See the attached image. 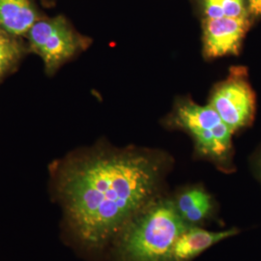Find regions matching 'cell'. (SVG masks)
Instances as JSON below:
<instances>
[{
	"label": "cell",
	"instance_id": "cell-7",
	"mask_svg": "<svg viewBox=\"0 0 261 261\" xmlns=\"http://www.w3.org/2000/svg\"><path fill=\"white\" fill-rule=\"evenodd\" d=\"M38 19L30 0H0V29L11 36L27 35Z\"/></svg>",
	"mask_w": 261,
	"mask_h": 261
},
{
	"label": "cell",
	"instance_id": "cell-12",
	"mask_svg": "<svg viewBox=\"0 0 261 261\" xmlns=\"http://www.w3.org/2000/svg\"><path fill=\"white\" fill-rule=\"evenodd\" d=\"M248 10L254 17L261 16V0H248Z\"/></svg>",
	"mask_w": 261,
	"mask_h": 261
},
{
	"label": "cell",
	"instance_id": "cell-10",
	"mask_svg": "<svg viewBox=\"0 0 261 261\" xmlns=\"http://www.w3.org/2000/svg\"><path fill=\"white\" fill-rule=\"evenodd\" d=\"M205 19L249 18L245 0H202Z\"/></svg>",
	"mask_w": 261,
	"mask_h": 261
},
{
	"label": "cell",
	"instance_id": "cell-5",
	"mask_svg": "<svg viewBox=\"0 0 261 261\" xmlns=\"http://www.w3.org/2000/svg\"><path fill=\"white\" fill-rule=\"evenodd\" d=\"M209 105L233 132L252 121L255 109L254 94L244 73L234 71L215 90Z\"/></svg>",
	"mask_w": 261,
	"mask_h": 261
},
{
	"label": "cell",
	"instance_id": "cell-4",
	"mask_svg": "<svg viewBox=\"0 0 261 261\" xmlns=\"http://www.w3.org/2000/svg\"><path fill=\"white\" fill-rule=\"evenodd\" d=\"M178 124L196 139L198 148L204 154L220 158L231 146V130L214 109L194 103H182L178 108Z\"/></svg>",
	"mask_w": 261,
	"mask_h": 261
},
{
	"label": "cell",
	"instance_id": "cell-6",
	"mask_svg": "<svg viewBox=\"0 0 261 261\" xmlns=\"http://www.w3.org/2000/svg\"><path fill=\"white\" fill-rule=\"evenodd\" d=\"M249 27V18L204 19L203 47L206 56L216 58L237 54Z\"/></svg>",
	"mask_w": 261,
	"mask_h": 261
},
{
	"label": "cell",
	"instance_id": "cell-9",
	"mask_svg": "<svg viewBox=\"0 0 261 261\" xmlns=\"http://www.w3.org/2000/svg\"><path fill=\"white\" fill-rule=\"evenodd\" d=\"M176 208L186 223L197 224L210 213L212 209L211 197L204 190L195 188L180 195Z\"/></svg>",
	"mask_w": 261,
	"mask_h": 261
},
{
	"label": "cell",
	"instance_id": "cell-2",
	"mask_svg": "<svg viewBox=\"0 0 261 261\" xmlns=\"http://www.w3.org/2000/svg\"><path fill=\"white\" fill-rule=\"evenodd\" d=\"M176 205L159 201L128 224L122 235L120 253L127 261L172 260L178 238L189 228Z\"/></svg>",
	"mask_w": 261,
	"mask_h": 261
},
{
	"label": "cell",
	"instance_id": "cell-8",
	"mask_svg": "<svg viewBox=\"0 0 261 261\" xmlns=\"http://www.w3.org/2000/svg\"><path fill=\"white\" fill-rule=\"evenodd\" d=\"M237 233L236 229L212 232L199 228H188L174 245L172 260L188 261L205 251L216 243L223 241Z\"/></svg>",
	"mask_w": 261,
	"mask_h": 261
},
{
	"label": "cell",
	"instance_id": "cell-11",
	"mask_svg": "<svg viewBox=\"0 0 261 261\" xmlns=\"http://www.w3.org/2000/svg\"><path fill=\"white\" fill-rule=\"evenodd\" d=\"M24 50L18 40L0 29V80L19 63Z\"/></svg>",
	"mask_w": 261,
	"mask_h": 261
},
{
	"label": "cell",
	"instance_id": "cell-1",
	"mask_svg": "<svg viewBox=\"0 0 261 261\" xmlns=\"http://www.w3.org/2000/svg\"><path fill=\"white\" fill-rule=\"evenodd\" d=\"M53 177L75 235L99 248L146 205L158 184L160 165L136 151L94 150L56 164Z\"/></svg>",
	"mask_w": 261,
	"mask_h": 261
},
{
	"label": "cell",
	"instance_id": "cell-3",
	"mask_svg": "<svg viewBox=\"0 0 261 261\" xmlns=\"http://www.w3.org/2000/svg\"><path fill=\"white\" fill-rule=\"evenodd\" d=\"M29 49L40 56L47 75L88 46L89 42L77 34L61 16L38 19L27 34Z\"/></svg>",
	"mask_w": 261,
	"mask_h": 261
}]
</instances>
